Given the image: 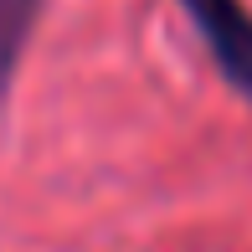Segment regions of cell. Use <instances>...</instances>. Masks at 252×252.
Instances as JSON below:
<instances>
[{"label":"cell","instance_id":"6da1fadb","mask_svg":"<svg viewBox=\"0 0 252 252\" xmlns=\"http://www.w3.org/2000/svg\"><path fill=\"white\" fill-rule=\"evenodd\" d=\"M196 21L201 41L211 47L221 77L242 98H252V10L242 0H180Z\"/></svg>","mask_w":252,"mask_h":252},{"label":"cell","instance_id":"7a4b0ae2","mask_svg":"<svg viewBox=\"0 0 252 252\" xmlns=\"http://www.w3.org/2000/svg\"><path fill=\"white\" fill-rule=\"evenodd\" d=\"M26 26H31V0H0V83L10 72V57H16Z\"/></svg>","mask_w":252,"mask_h":252}]
</instances>
